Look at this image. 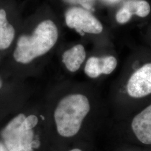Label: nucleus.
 <instances>
[{"label": "nucleus", "mask_w": 151, "mask_h": 151, "mask_svg": "<svg viewBox=\"0 0 151 151\" xmlns=\"http://www.w3.org/2000/svg\"><path fill=\"white\" fill-rule=\"evenodd\" d=\"M2 85V81H1V78H0V88H1Z\"/></svg>", "instance_id": "16"}, {"label": "nucleus", "mask_w": 151, "mask_h": 151, "mask_svg": "<svg viewBox=\"0 0 151 151\" xmlns=\"http://www.w3.org/2000/svg\"><path fill=\"white\" fill-rule=\"evenodd\" d=\"M127 137L130 146L151 150V103L127 119Z\"/></svg>", "instance_id": "4"}, {"label": "nucleus", "mask_w": 151, "mask_h": 151, "mask_svg": "<svg viewBox=\"0 0 151 151\" xmlns=\"http://www.w3.org/2000/svg\"><path fill=\"white\" fill-rule=\"evenodd\" d=\"M117 60L112 55L102 58L91 57L87 60L84 71L91 78H96L102 75L111 73L117 66Z\"/></svg>", "instance_id": "7"}, {"label": "nucleus", "mask_w": 151, "mask_h": 151, "mask_svg": "<svg viewBox=\"0 0 151 151\" xmlns=\"http://www.w3.org/2000/svg\"><path fill=\"white\" fill-rule=\"evenodd\" d=\"M123 6L125 7L130 14L140 17L148 16L151 11V7L146 0H127Z\"/></svg>", "instance_id": "10"}, {"label": "nucleus", "mask_w": 151, "mask_h": 151, "mask_svg": "<svg viewBox=\"0 0 151 151\" xmlns=\"http://www.w3.org/2000/svg\"><path fill=\"white\" fill-rule=\"evenodd\" d=\"M67 151H86L82 147H76L75 148H73L70 149V150Z\"/></svg>", "instance_id": "15"}, {"label": "nucleus", "mask_w": 151, "mask_h": 151, "mask_svg": "<svg viewBox=\"0 0 151 151\" xmlns=\"http://www.w3.org/2000/svg\"><path fill=\"white\" fill-rule=\"evenodd\" d=\"M132 16L133 15L130 14L129 11L125 7H124V6H123L117 12L115 18L116 22L119 24H124L129 22Z\"/></svg>", "instance_id": "11"}, {"label": "nucleus", "mask_w": 151, "mask_h": 151, "mask_svg": "<svg viewBox=\"0 0 151 151\" xmlns=\"http://www.w3.org/2000/svg\"><path fill=\"white\" fill-rule=\"evenodd\" d=\"M38 123V118L31 115H17L1 132L4 144L10 151H34L33 128Z\"/></svg>", "instance_id": "3"}, {"label": "nucleus", "mask_w": 151, "mask_h": 151, "mask_svg": "<svg viewBox=\"0 0 151 151\" xmlns=\"http://www.w3.org/2000/svg\"><path fill=\"white\" fill-rule=\"evenodd\" d=\"M58 29L50 20L40 22L30 36L22 35L17 42L14 57L17 62L27 64L47 53L56 43Z\"/></svg>", "instance_id": "2"}, {"label": "nucleus", "mask_w": 151, "mask_h": 151, "mask_svg": "<svg viewBox=\"0 0 151 151\" xmlns=\"http://www.w3.org/2000/svg\"><path fill=\"white\" fill-rule=\"evenodd\" d=\"M86 53L82 44H77L66 50L62 55V62L71 72L78 70L85 60Z\"/></svg>", "instance_id": "8"}, {"label": "nucleus", "mask_w": 151, "mask_h": 151, "mask_svg": "<svg viewBox=\"0 0 151 151\" xmlns=\"http://www.w3.org/2000/svg\"><path fill=\"white\" fill-rule=\"evenodd\" d=\"M128 96L140 100L151 95V63L142 66L130 76L126 85Z\"/></svg>", "instance_id": "6"}, {"label": "nucleus", "mask_w": 151, "mask_h": 151, "mask_svg": "<svg viewBox=\"0 0 151 151\" xmlns=\"http://www.w3.org/2000/svg\"><path fill=\"white\" fill-rule=\"evenodd\" d=\"M15 36V30L7 22L6 11L0 10V49H5L10 47Z\"/></svg>", "instance_id": "9"}, {"label": "nucleus", "mask_w": 151, "mask_h": 151, "mask_svg": "<svg viewBox=\"0 0 151 151\" xmlns=\"http://www.w3.org/2000/svg\"><path fill=\"white\" fill-rule=\"evenodd\" d=\"M62 1L70 5H80L84 6L90 0H62Z\"/></svg>", "instance_id": "12"}, {"label": "nucleus", "mask_w": 151, "mask_h": 151, "mask_svg": "<svg viewBox=\"0 0 151 151\" xmlns=\"http://www.w3.org/2000/svg\"><path fill=\"white\" fill-rule=\"evenodd\" d=\"M0 151H10L4 143H0Z\"/></svg>", "instance_id": "14"}, {"label": "nucleus", "mask_w": 151, "mask_h": 151, "mask_svg": "<svg viewBox=\"0 0 151 151\" xmlns=\"http://www.w3.org/2000/svg\"><path fill=\"white\" fill-rule=\"evenodd\" d=\"M91 104L86 95L73 93L63 97L53 115L58 134L66 138L81 135L91 119Z\"/></svg>", "instance_id": "1"}, {"label": "nucleus", "mask_w": 151, "mask_h": 151, "mask_svg": "<svg viewBox=\"0 0 151 151\" xmlns=\"http://www.w3.org/2000/svg\"><path fill=\"white\" fill-rule=\"evenodd\" d=\"M66 25L81 34H100L103 31L101 22L91 12L80 7H72L65 14Z\"/></svg>", "instance_id": "5"}, {"label": "nucleus", "mask_w": 151, "mask_h": 151, "mask_svg": "<svg viewBox=\"0 0 151 151\" xmlns=\"http://www.w3.org/2000/svg\"><path fill=\"white\" fill-rule=\"evenodd\" d=\"M131 147H130V148L127 150V151H151L150 150H148L137 146H131Z\"/></svg>", "instance_id": "13"}]
</instances>
